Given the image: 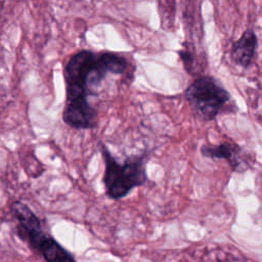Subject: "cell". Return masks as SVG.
I'll return each instance as SVG.
<instances>
[{
  "instance_id": "7a4b0ae2",
  "label": "cell",
  "mask_w": 262,
  "mask_h": 262,
  "mask_svg": "<svg viewBox=\"0 0 262 262\" xmlns=\"http://www.w3.org/2000/svg\"><path fill=\"white\" fill-rule=\"evenodd\" d=\"M184 97L194 115L204 121L214 120L230 100L223 85L208 75L194 79L185 89Z\"/></svg>"
},
{
  "instance_id": "52a82bcc",
  "label": "cell",
  "mask_w": 262,
  "mask_h": 262,
  "mask_svg": "<svg viewBox=\"0 0 262 262\" xmlns=\"http://www.w3.org/2000/svg\"><path fill=\"white\" fill-rule=\"evenodd\" d=\"M201 154L205 158L227 161L231 169L236 172H243L248 168L246 161L242 157V149L236 144L223 142L217 145H202Z\"/></svg>"
},
{
  "instance_id": "8992f818",
  "label": "cell",
  "mask_w": 262,
  "mask_h": 262,
  "mask_svg": "<svg viewBox=\"0 0 262 262\" xmlns=\"http://www.w3.org/2000/svg\"><path fill=\"white\" fill-rule=\"evenodd\" d=\"M258 45V38L253 29H247L232 44L230 59L236 66L248 69L252 66Z\"/></svg>"
},
{
  "instance_id": "6da1fadb",
  "label": "cell",
  "mask_w": 262,
  "mask_h": 262,
  "mask_svg": "<svg viewBox=\"0 0 262 262\" xmlns=\"http://www.w3.org/2000/svg\"><path fill=\"white\" fill-rule=\"evenodd\" d=\"M101 155L104 162L103 184L108 198L123 199L147 181L144 157H129L124 163H119L104 144H101Z\"/></svg>"
},
{
  "instance_id": "ba28073f",
  "label": "cell",
  "mask_w": 262,
  "mask_h": 262,
  "mask_svg": "<svg viewBox=\"0 0 262 262\" xmlns=\"http://www.w3.org/2000/svg\"><path fill=\"white\" fill-rule=\"evenodd\" d=\"M178 55L180 57V60L185 69V71L189 74H191L193 70V63H194V56L188 49H181L178 51Z\"/></svg>"
},
{
  "instance_id": "9c48e42d",
  "label": "cell",
  "mask_w": 262,
  "mask_h": 262,
  "mask_svg": "<svg viewBox=\"0 0 262 262\" xmlns=\"http://www.w3.org/2000/svg\"><path fill=\"white\" fill-rule=\"evenodd\" d=\"M219 257H221L222 262H243L236 256L231 255V254L222 253V255H219Z\"/></svg>"
},
{
  "instance_id": "3957f363",
  "label": "cell",
  "mask_w": 262,
  "mask_h": 262,
  "mask_svg": "<svg viewBox=\"0 0 262 262\" xmlns=\"http://www.w3.org/2000/svg\"><path fill=\"white\" fill-rule=\"evenodd\" d=\"M97 53L91 50H80L73 54L63 70L66 82V103L89 102L93 95L89 89V80L96 66Z\"/></svg>"
},
{
  "instance_id": "5b68a950",
  "label": "cell",
  "mask_w": 262,
  "mask_h": 262,
  "mask_svg": "<svg viewBox=\"0 0 262 262\" xmlns=\"http://www.w3.org/2000/svg\"><path fill=\"white\" fill-rule=\"evenodd\" d=\"M97 112L89 102L85 103H66L62 111L63 122L78 130L90 129L96 125Z\"/></svg>"
},
{
  "instance_id": "277c9868",
  "label": "cell",
  "mask_w": 262,
  "mask_h": 262,
  "mask_svg": "<svg viewBox=\"0 0 262 262\" xmlns=\"http://www.w3.org/2000/svg\"><path fill=\"white\" fill-rule=\"evenodd\" d=\"M25 242L39 252L46 262H76L70 252L52 236L46 234L43 228L32 233Z\"/></svg>"
}]
</instances>
